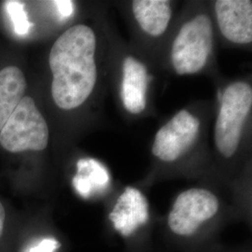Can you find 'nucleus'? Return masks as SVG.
<instances>
[{"label":"nucleus","instance_id":"obj_10","mask_svg":"<svg viewBox=\"0 0 252 252\" xmlns=\"http://www.w3.org/2000/svg\"><path fill=\"white\" fill-rule=\"evenodd\" d=\"M133 13L142 30L150 36L164 33L172 16L170 2L166 0H135Z\"/></svg>","mask_w":252,"mask_h":252},{"label":"nucleus","instance_id":"obj_7","mask_svg":"<svg viewBox=\"0 0 252 252\" xmlns=\"http://www.w3.org/2000/svg\"><path fill=\"white\" fill-rule=\"evenodd\" d=\"M215 11L220 29L228 40L238 44L252 42V1L219 0Z\"/></svg>","mask_w":252,"mask_h":252},{"label":"nucleus","instance_id":"obj_15","mask_svg":"<svg viewBox=\"0 0 252 252\" xmlns=\"http://www.w3.org/2000/svg\"><path fill=\"white\" fill-rule=\"evenodd\" d=\"M54 3L58 9L60 15L63 18H66V17H69L72 15L73 10H74L72 1L59 0V1H54Z\"/></svg>","mask_w":252,"mask_h":252},{"label":"nucleus","instance_id":"obj_13","mask_svg":"<svg viewBox=\"0 0 252 252\" xmlns=\"http://www.w3.org/2000/svg\"><path fill=\"white\" fill-rule=\"evenodd\" d=\"M5 6L7 13L12 22L14 32L18 36H27L33 25L29 22L27 17L25 3L21 1H7Z\"/></svg>","mask_w":252,"mask_h":252},{"label":"nucleus","instance_id":"obj_16","mask_svg":"<svg viewBox=\"0 0 252 252\" xmlns=\"http://www.w3.org/2000/svg\"><path fill=\"white\" fill-rule=\"evenodd\" d=\"M5 219H6V211H5V208L3 207V205L0 202V238L2 236V234H3Z\"/></svg>","mask_w":252,"mask_h":252},{"label":"nucleus","instance_id":"obj_1","mask_svg":"<svg viewBox=\"0 0 252 252\" xmlns=\"http://www.w3.org/2000/svg\"><path fill=\"white\" fill-rule=\"evenodd\" d=\"M96 37L90 27L77 25L54 42L49 56L53 73L52 94L62 109L81 106L94 90L97 68L94 60Z\"/></svg>","mask_w":252,"mask_h":252},{"label":"nucleus","instance_id":"obj_11","mask_svg":"<svg viewBox=\"0 0 252 252\" xmlns=\"http://www.w3.org/2000/svg\"><path fill=\"white\" fill-rule=\"evenodd\" d=\"M27 88L23 71L15 65H9L0 71V131L11 116Z\"/></svg>","mask_w":252,"mask_h":252},{"label":"nucleus","instance_id":"obj_6","mask_svg":"<svg viewBox=\"0 0 252 252\" xmlns=\"http://www.w3.org/2000/svg\"><path fill=\"white\" fill-rule=\"evenodd\" d=\"M200 122L183 109L157 132L153 145L154 156L163 162H174L196 140Z\"/></svg>","mask_w":252,"mask_h":252},{"label":"nucleus","instance_id":"obj_12","mask_svg":"<svg viewBox=\"0 0 252 252\" xmlns=\"http://www.w3.org/2000/svg\"><path fill=\"white\" fill-rule=\"evenodd\" d=\"M77 168L73 186L82 197L88 198L94 192L107 188L109 175L101 162L94 159H81L77 163Z\"/></svg>","mask_w":252,"mask_h":252},{"label":"nucleus","instance_id":"obj_5","mask_svg":"<svg viewBox=\"0 0 252 252\" xmlns=\"http://www.w3.org/2000/svg\"><path fill=\"white\" fill-rule=\"evenodd\" d=\"M219 208L220 202L210 190L200 188L187 189L175 200L167 218V224L173 234L189 236L216 216Z\"/></svg>","mask_w":252,"mask_h":252},{"label":"nucleus","instance_id":"obj_3","mask_svg":"<svg viewBox=\"0 0 252 252\" xmlns=\"http://www.w3.org/2000/svg\"><path fill=\"white\" fill-rule=\"evenodd\" d=\"M49 128L30 96H24L0 131V145L9 153L45 150Z\"/></svg>","mask_w":252,"mask_h":252},{"label":"nucleus","instance_id":"obj_4","mask_svg":"<svg viewBox=\"0 0 252 252\" xmlns=\"http://www.w3.org/2000/svg\"><path fill=\"white\" fill-rule=\"evenodd\" d=\"M212 24L206 14H200L181 27L172 46L176 72L186 75L203 69L212 51Z\"/></svg>","mask_w":252,"mask_h":252},{"label":"nucleus","instance_id":"obj_2","mask_svg":"<svg viewBox=\"0 0 252 252\" xmlns=\"http://www.w3.org/2000/svg\"><path fill=\"white\" fill-rule=\"evenodd\" d=\"M220 108L215 126V143L220 153L231 158L237 151L246 119L252 106V89L244 81H236L219 93Z\"/></svg>","mask_w":252,"mask_h":252},{"label":"nucleus","instance_id":"obj_9","mask_svg":"<svg viewBox=\"0 0 252 252\" xmlns=\"http://www.w3.org/2000/svg\"><path fill=\"white\" fill-rule=\"evenodd\" d=\"M150 76L144 64L128 56L123 63L121 97L125 108L133 114L141 113L146 108V90Z\"/></svg>","mask_w":252,"mask_h":252},{"label":"nucleus","instance_id":"obj_14","mask_svg":"<svg viewBox=\"0 0 252 252\" xmlns=\"http://www.w3.org/2000/svg\"><path fill=\"white\" fill-rule=\"evenodd\" d=\"M60 243L54 238H45L27 252H54L59 249Z\"/></svg>","mask_w":252,"mask_h":252},{"label":"nucleus","instance_id":"obj_8","mask_svg":"<svg viewBox=\"0 0 252 252\" xmlns=\"http://www.w3.org/2000/svg\"><path fill=\"white\" fill-rule=\"evenodd\" d=\"M149 219V205L140 190L127 187L118 199L111 213V220L115 230L124 236L133 234Z\"/></svg>","mask_w":252,"mask_h":252}]
</instances>
